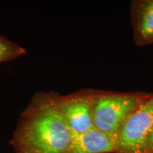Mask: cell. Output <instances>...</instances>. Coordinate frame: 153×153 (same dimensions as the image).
I'll return each mask as SVG.
<instances>
[{
  "label": "cell",
  "instance_id": "obj_6",
  "mask_svg": "<svg viewBox=\"0 0 153 153\" xmlns=\"http://www.w3.org/2000/svg\"><path fill=\"white\" fill-rule=\"evenodd\" d=\"M131 16L135 42L140 46L153 43V0L132 4Z\"/></svg>",
  "mask_w": 153,
  "mask_h": 153
},
{
  "label": "cell",
  "instance_id": "obj_2",
  "mask_svg": "<svg viewBox=\"0 0 153 153\" xmlns=\"http://www.w3.org/2000/svg\"><path fill=\"white\" fill-rule=\"evenodd\" d=\"M152 95L144 92L96 90L92 111L94 128L116 135L124 120Z\"/></svg>",
  "mask_w": 153,
  "mask_h": 153
},
{
  "label": "cell",
  "instance_id": "obj_5",
  "mask_svg": "<svg viewBox=\"0 0 153 153\" xmlns=\"http://www.w3.org/2000/svg\"><path fill=\"white\" fill-rule=\"evenodd\" d=\"M116 135L94 128L79 135H73L67 153L115 152Z\"/></svg>",
  "mask_w": 153,
  "mask_h": 153
},
{
  "label": "cell",
  "instance_id": "obj_8",
  "mask_svg": "<svg viewBox=\"0 0 153 153\" xmlns=\"http://www.w3.org/2000/svg\"><path fill=\"white\" fill-rule=\"evenodd\" d=\"M143 153H153V129L146 140Z\"/></svg>",
  "mask_w": 153,
  "mask_h": 153
},
{
  "label": "cell",
  "instance_id": "obj_9",
  "mask_svg": "<svg viewBox=\"0 0 153 153\" xmlns=\"http://www.w3.org/2000/svg\"><path fill=\"white\" fill-rule=\"evenodd\" d=\"M19 153H36V152H19Z\"/></svg>",
  "mask_w": 153,
  "mask_h": 153
},
{
  "label": "cell",
  "instance_id": "obj_7",
  "mask_svg": "<svg viewBox=\"0 0 153 153\" xmlns=\"http://www.w3.org/2000/svg\"><path fill=\"white\" fill-rule=\"evenodd\" d=\"M25 53L24 48L0 36V62L12 60Z\"/></svg>",
  "mask_w": 153,
  "mask_h": 153
},
{
  "label": "cell",
  "instance_id": "obj_3",
  "mask_svg": "<svg viewBox=\"0 0 153 153\" xmlns=\"http://www.w3.org/2000/svg\"><path fill=\"white\" fill-rule=\"evenodd\" d=\"M153 129V95L124 120L116 134L115 153H143Z\"/></svg>",
  "mask_w": 153,
  "mask_h": 153
},
{
  "label": "cell",
  "instance_id": "obj_1",
  "mask_svg": "<svg viewBox=\"0 0 153 153\" xmlns=\"http://www.w3.org/2000/svg\"><path fill=\"white\" fill-rule=\"evenodd\" d=\"M55 93L35 95L23 112L11 140L16 153H67L72 135Z\"/></svg>",
  "mask_w": 153,
  "mask_h": 153
},
{
  "label": "cell",
  "instance_id": "obj_4",
  "mask_svg": "<svg viewBox=\"0 0 153 153\" xmlns=\"http://www.w3.org/2000/svg\"><path fill=\"white\" fill-rule=\"evenodd\" d=\"M95 89H82L66 96L56 95L57 102L72 135L94 128L92 111Z\"/></svg>",
  "mask_w": 153,
  "mask_h": 153
}]
</instances>
